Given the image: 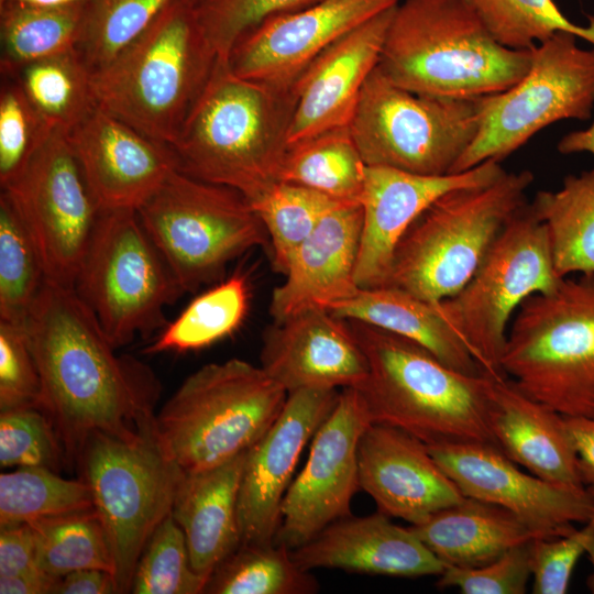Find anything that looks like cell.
<instances>
[{"instance_id": "obj_1", "label": "cell", "mask_w": 594, "mask_h": 594, "mask_svg": "<svg viewBox=\"0 0 594 594\" xmlns=\"http://www.w3.org/2000/svg\"><path fill=\"white\" fill-rule=\"evenodd\" d=\"M52 419L67 461L101 432L135 442L153 431L161 383L151 367L119 355L73 286L45 279L25 321Z\"/></svg>"}, {"instance_id": "obj_2", "label": "cell", "mask_w": 594, "mask_h": 594, "mask_svg": "<svg viewBox=\"0 0 594 594\" xmlns=\"http://www.w3.org/2000/svg\"><path fill=\"white\" fill-rule=\"evenodd\" d=\"M295 86L235 75L218 59L170 147L178 170L254 200L279 182Z\"/></svg>"}, {"instance_id": "obj_3", "label": "cell", "mask_w": 594, "mask_h": 594, "mask_svg": "<svg viewBox=\"0 0 594 594\" xmlns=\"http://www.w3.org/2000/svg\"><path fill=\"white\" fill-rule=\"evenodd\" d=\"M346 321L367 361L366 377L354 388L372 424L398 428L426 444L497 447L490 427L496 378L463 373L409 339Z\"/></svg>"}, {"instance_id": "obj_4", "label": "cell", "mask_w": 594, "mask_h": 594, "mask_svg": "<svg viewBox=\"0 0 594 594\" xmlns=\"http://www.w3.org/2000/svg\"><path fill=\"white\" fill-rule=\"evenodd\" d=\"M531 48L498 44L466 0H404L395 7L378 70L415 94L473 99L517 84Z\"/></svg>"}, {"instance_id": "obj_5", "label": "cell", "mask_w": 594, "mask_h": 594, "mask_svg": "<svg viewBox=\"0 0 594 594\" xmlns=\"http://www.w3.org/2000/svg\"><path fill=\"white\" fill-rule=\"evenodd\" d=\"M217 61L191 1L175 0L131 45L92 72L97 106L170 146Z\"/></svg>"}, {"instance_id": "obj_6", "label": "cell", "mask_w": 594, "mask_h": 594, "mask_svg": "<svg viewBox=\"0 0 594 594\" xmlns=\"http://www.w3.org/2000/svg\"><path fill=\"white\" fill-rule=\"evenodd\" d=\"M530 170L451 189L431 202L398 242L383 286L438 302L474 274L512 216L527 202Z\"/></svg>"}, {"instance_id": "obj_7", "label": "cell", "mask_w": 594, "mask_h": 594, "mask_svg": "<svg viewBox=\"0 0 594 594\" xmlns=\"http://www.w3.org/2000/svg\"><path fill=\"white\" fill-rule=\"evenodd\" d=\"M287 392L241 359L191 373L155 414L153 436L185 472L216 468L248 451L279 415Z\"/></svg>"}, {"instance_id": "obj_8", "label": "cell", "mask_w": 594, "mask_h": 594, "mask_svg": "<svg viewBox=\"0 0 594 594\" xmlns=\"http://www.w3.org/2000/svg\"><path fill=\"white\" fill-rule=\"evenodd\" d=\"M502 370L535 400L594 419V274L564 277L527 297L513 320Z\"/></svg>"}, {"instance_id": "obj_9", "label": "cell", "mask_w": 594, "mask_h": 594, "mask_svg": "<svg viewBox=\"0 0 594 594\" xmlns=\"http://www.w3.org/2000/svg\"><path fill=\"white\" fill-rule=\"evenodd\" d=\"M136 211L185 293L219 280L246 251L270 246L261 219L240 191L178 169Z\"/></svg>"}, {"instance_id": "obj_10", "label": "cell", "mask_w": 594, "mask_h": 594, "mask_svg": "<svg viewBox=\"0 0 594 594\" xmlns=\"http://www.w3.org/2000/svg\"><path fill=\"white\" fill-rule=\"evenodd\" d=\"M562 279L553 267L547 228L526 202L468 283L437 306L482 371L501 380L507 377L501 360L510 317L527 297L549 293Z\"/></svg>"}, {"instance_id": "obj_11", "label": "cell", "mask_w": 594, "mask_h": 594, "mask_svg": "<svg viewBox=\"0 0 594 594\" xmlns=\"http://www.w3.org/2000/svg\"><path fill=\"white\" fill-rule=\"evenodd\" d=\"M73 287L117 349L166 326L185 293L132 209L101 211Z\"/></svg>"}, {"instance_id": "obj_12", "label": "cell", "mask_w": 594, "mask_h": 594, "mask_svg": "<svg viewBox=\"0 0 594 594\" xmlns=\"http://www.w3.org/2000/svg\"><path fill=\"white\" fill-rule=\"evenodd\" d=\"M77 462L108 535L118 591L129 593L139 559L172 514L186 472L163 453L153 431L135 442L95 432Z\"/></svg>"}, {"instance_id": "obj_13", "label": "cell", "mask_w": 594, "mask_h": 594, "mask_svg": "<svg viewBox=\"0 0 594 594\" xmlns=\"http://www.w3.org/2000/svg\"><path fill=\"white\" fill-rule=\"evenodd\" d=\"M576 37L554 33L531 48L530 67L517 84L477 98V133L451 174L488 160L501 162L557 121L592 118L594 47H579Z\"/></svg>"}, {"instance_id": "obj_14", "label": "cell", "mask_w": 594, "mask_h": 594, "mask_svg": "<svg viewBox=\"0 0 594 594\" xmlns=\"http://www.w3.org/2000/svg\"><path fill=\"white\" fill-rule=\"evenodd\" d=\"M350 129L367 166L447 175L477 133V98L415 94L391 82L376 66Z\"/></svg>"}, {"instance_id": "obj_15", "label": "cell", "mask_w": 594, "mask_h": 594, "mask_svg": "<svg viewBox=\"0 0 594 594\" xmlns=\"http://www.w3.org/2000/svg\"><path fill=\"white\" fill-rule=\"evenodd\" d=\"M2 191L31 233L46 279L74 286L102 210L67 133L54 130Z\"/></svg>"}, {"instance_id": "obj_16", "label": "cell", "mask_w": 594, "mask_h": 594, "mask_svg": "<svg viewBox=\"0 0 594 594\" xmlns=\"http://www.w3.org/2000/svg\"><path fill=\"white\" fill-rule=\"evenodd\" d=\"M370 424L358 391L342 388L311 439L305 466L283 499L274 542L296 549L351 515L352 498L360 490L359 441Z\"/></svg>"}, {"instance_id": "obj_17", "label": "cell", "mask_w": 594, "mask_h": 594, "mask_svg": "<svg viewBox=\"0 0 594 594\" xmlns=\"http://www.w3.org/2000/svg\"><path fill=\"white\" fill-rule=\"evenodd\" d=\"M447 475L469 498L497 505L548 538L571 534L594 516V499L521 472L501 449L484 442L427 444Z\"/></svg>"}, {"instance_id": "obj_18", "label": "cell", "mask_w": 594, "mask_h": 594, "mask_svg": "<svg viewBox=\"0 0 594 594\" xmlns=\"http://www.w3.org/2000/svg\"><path fill=\"white\" fill-rule=\"evenodd\" d=\"M338 396V389L323 388L289 393L277 418L248 450L238 502L242 543L274 542L302 450Z\"/></svg>"}, {"instance_id": "obj_19", "label": "cell", "mask_w": 594, "mask_h": 594, "mask_svg": "<svg viewBox=\"0 0 594 594\" xmlns=\"http://www.w3.org/2000/svg\"><path fill=\"white\" fill-rule=\"evenodd\" d=\"M399 0H321L271 16L232 48L228 64L243 78L290 86L336 41Z\"/></svg>"}, {"instance_id": "obj_20", "label": "cell", "mask_w": 594, "mask_h": 594, "mask_svg": "<svg viewBox=\"0 0 594 594\" xmlns=\"http://www.w3.org/2000/svg\"><path fill=\"white\" fill-rule=\"evenodd\" d=\"M505 169L485 161L461 173L414 174L386 166H367L361 198L363 211L355 268L359 288L383 286L394 251L416 218L442 194L495 180Z\"/></svg>"}, {"instance_id": "obj_21", "label": "cell", "mask_w": 594, "mask_h": 594, "mask_svg": "<svg viewBox=\"0 0 594 594\" xmlns=\"http://www.w3.org/2000/svg\"><path fill=\"white\" fill-rule=\"evenodd\" d=\"M67 136L101 210H138L178 169L169 145L99 107Z\"/></svg>"}, {"instance_id": "obj_22", "label": "cell", "mask_w": 594, "mask_h": 594, "mask_svg": "<svg viewBox=\"0 0 594 594\" xmlns=\"http://www.w3.org/2000/svg\"><path fill=\"white\" fill-rule=\"evenodd\" d=\"M261 367L287 394L359 386L366 358L349 322L312 306L274 321L262 337Z\"/></svg>"}, {"instance_id": "obj_23", "label": "cell", "mask_w": 594, "mask_h": 594, "mask_svg": "<svg viewBox=\"0 0 594 594\" xmlns=\"http://www.w3.org/2000/svg\"><path fill=\"white\" fill-rule=\"evenodd\" d=\"M360 490L378 512L416 525L465 496L425 442L382 424H370L358 447Z\"/></svg>"}, {"instance_id": "obj_24", "label": "cell", "mask_w": 594, "mask_h": 594, "mask_svg": "<svg viewBox=\"0 0 594 594\" xmlns=\"http://www.w3.org/2000/svg\"><path fill=\"white\" fill-rule=\"evenodd\" d=\"M394 9L375 15L336 41L297 78L289 145L350 125L364 84L378 64Z\"/></svg>"}, {"instance_id": "obj_25", "label": "cell", "mask_w": 594, "mask_h": 594, "mask_svg": "<svg viewBox=\"0 0 594 594\" xmlns=\"http://www.w3.org/2000/svg\"><path fill=\"white\" fill-rule=\"evenodd\" d=\"M378 512L333 521L305 544L293 549L305 570L328 568L399 578L440 575L446 565L409 527Z\"/></svg>"}, {"instance_id": "obj_26", "label": "cell", "mask_w": 594, "mask_h": 594, "mask_svg": "<svg viewBox=\"0 0 594 594\" xmlns=\"http://www.w3.org/2000/svg\"><path fill=\"white\" fill-rule=\"evenodd\" d=\"M363 211L360 204H340L329 211L292 255L284 282L270 301L274 321L344 299L355 282Z\"/></svg>"}, {"instance_id": "obj_27", "label": "cell", "mask_w": 594, "mask_h": 594, "mask_svg": "<svg viewBox=\"0 0 594 594\" xmlns=\"http://www.w3.org/2000/svg\"><path fill=\"white\" fill-rule=\"evenodd\" d=\"M490 427L513 462L552 484L585 491L561 414L522 393L508 377L495 380Z\"/></svg>"}, {"instance_id": "obj_28", "label": "cell", "mask_w": 594, "mask_h": 594, "mask_svg": "<svg viewBox=\"0 0 594 594\" xmlns=\"http://www.w3.org/2000/svg\"><path fill=\"white\" fill-rule=\"evenodd\" d=\"M246 452L186 472L174 503L172 515L185 535L191 566L207 580L242 543L238 502Z\"/></svg>"}, {"instance_id": "obj_29", "label": "cell", "mask_w": 594, "mask_h": 594, "mask_svg": "<svg viewBox=\"0 0 594 594\" xmlns=\"http://www.w3.org/2000/svg\"><path fill=\"white\" fill-rule=\"evenodd\" d=\"M409 528L446 566L458 568H477L519 544L551 539L510 512L469 497Z\"/></svg>"}, {"instance_id": "obj_30", "label": "cell", "mask_w": 594, "mask_h": 594, "mask_svg": "<svg viewBox=\"0 0 594 594\" xmlns=\"http://www.w3.org/2000/svg\"><path fill=\"white\" fill-rule=\"evenodd\" d=\"M327 309L339 318L369 323L409 339L458 371L472 375L484 373L444 320L437 302L398 288L378 286L358 288Z\"/></svg>"}, {"instance_id": "obj_31", "label": "cell", "mask_w": 594, "mask_h": 594, "mask_svg": "<svg viewBox=\"0 0 594 594\" xmlns=\"http://www.w3.org/2000/svg\"><path fill=\"white\" fill-rule=\"evenodd\" d=\"M530 206L547 228L557 275L594 274V169L566 176L556 191H538Z\"/></svg>"}, {"instance_id": "obj_32", "label": "cell", "mask_w": 594, "mask_h": 594, "mask_svg": "<svg viewBox=\"0 0 594 594\" xmlns=\"http://www.w3.org/2000/svg\"><path fill=\"white\" fill-rule=\"evenodd\" d=\"M366 167L350 125L288 146L279 180L306 186L339 202L360 204Z\"/></svg>"}, {"instance_id": "obj_33", "label": "cell", "mask_w": 594, "mask_h": 594, "mask_svg": "<svg viewBox=\"0 0 594 594\" xmlns=\"http://www.w3.org/2000/svg\"><path fill=\"white\" fill-rule=\"evenodd\" d=\"M84 7L0 4L2 77L30 63L77 50Z\"/></svg>"}, {"instance_id": "obj_34", "label": "cell", "mask_w": 594, "mask_h": 594, "mask_svg": "<svg viewBox=\"0 0 594 594\" xmlns=\"http://www.w3.org/2000/svg\"><path fill=\"white\" fill-rule=\"evenodd\" d=\"M91 74L74 50L30 63L10 77L51 129L68 133L98 107Z\"/></svg>"}, {"instance_id": "obj_35", "label": "cell", "mask_w": 594, "mask_h": 594, "mask_svg": "<svg viewBox=\"0 0 594 594\" xmlns=\"http://www.w3.org/2000/svg\"><path fill=\"white\" fill-rule=\"evenodd\" d=\"M319 584L311 571L299 566L287 547L242 543L209 576V594H314Z\"/></svg>"}, {"instance_id": "obj_36", "label": "cell", "mask_w": 594, "mask_h": 594, "mask_svg": "<svg viewBox=\"0 0 594 594\" xmlns=\"http://www.w3.org/2000/svg\"><path fill=\"white\" fill-rule=\"evenodd\" d=\"M35 536L36 565L61 578L82 569L114 574V559L95 507L29 522Z\"/></svg>"}, {"instance_id": "obj_37", "label": "cell", "mask_w": 594, "mask_h": 594, "mask_svg": "<svg viewBox=\"0 0 594 594\" xmlns=\"http://www.w3.org/2000/svg\"><path fill=\"white\" fill-rule=\"evenodd\" d=\"M248 308L246 279L233 275L196 297L144 352H187L209 346L235 331Z\"/></svg>"}, {"instance_id": "obj_38", "label": "cell", "mask_w": 594, "mask_h": 594, "mask_svg": "<svg viewBox=\"0 0 594 594\" xmlns=\"http://www.w3.org/2000/svg\"><path fill=\"white\" fill-rule=\"evenodd\" d=\"M94 507L89 485L46 468H15L0 475V527L29 524Z\"/></svg>"}, {"instance_id": "obj_39", "label": "cell", "mask_w": 594, "mask_h": 594, "mask_svg": "<svg viewBox=\"0 0 594 594\" xmlns=\"http://www.w3.org/2000/svg\"><path fill=\"white\" fill-rule=\"evenodd\" d=\"M249 202L267 232L273 268L283 275L292 255L321 219L338 205L346 204L282 180Z\"/></svg>"}, {"instance_id": "obj_40", "label": "cell", "mask_w": 594, "mask_h": 594, "mask_svg": "<svg viewBox=\"0 0 594 594\" xmlns=\"http://www.w3.org/2000/svg\"><path fill=\"white\" fill-rule=\"evenodd\" d=\"M46 279L36 244L10 200L0 195V320L24 326Z\"/></svg>"}, {"instance_id": "obj_41", "label": "cell", "mask_w": 594, "mask_h": 594, "mask_svg": "<svg viewBox=\"0 0 594 594\" xmlns=\"http://www.w3.org/2000/svg\"><path fill=\"white\" fill-rule=\"evenodd\" d=\"M175 0H88L77 51L91 72L116 58Z\"/></svg>"}, {"instance_id": "obj_42", "label": "cell", "mask_w": 594, "mask_h": 594, "mask_svg": "<svg viewBox=\"0 0 594 594\" xmlns=\"http://www.w3.org/2000/svg\"><path fill=\"white\" fill-rule=\"evenodd\" d=\"M492 37L504 47L525 51L557 32H569L594 46V16L590 24L572 23L553 0H466Z\"/></svg>"}, {"instance_id": "obj_43", "label": "cell", "mask_w": 594, "mask_h": 594, "mask_svg": "<svg viewBox=\"0 0 594 594\" xmlns=\"http://www.w3.org/2000/svg\"><path fill=\"white\" fill-rule=\"evenodd\" d=\"M207 579L191 566L185 535L168 515L146 543L132 579L134 594H201Z\"/></svg>"}, {"instance_id": "obj_44", "label": "cell", "mask_w": 594, "mask_h": 594, "mask_svg": "<svg viewBox=\"0 0 594 594\" xmlns=\"http://www.w3.org/2000/svg\"><path fill=\"white\" fill-rule=\"evenodd\" d=\"M194 16L218 59L266 19L302 10L321 0H190Z\"/></svg>"}, {"instance_id": "obj_45", "label": "cell", "mask_w": 594, "mask_h": 594, "mask_svg": "<svg viewBox=\"0 0 594 594\" xmlns=\"http://www.w3.org/2000/svg\"><path fill=\"white\" fill-rule=\"evenodd\" d=\"M66 454L50 416L40 407L0 411V465L58 471Z\"/></svg>"}, {"instance_id": "obj_46", "label": "cell", "mask_w": 594, "mask_h": 594, "mask_svg": "<svg viewBox=\"0 0 594 594\" xmlns=\"http://www.w3.org/2000/svg\"><path fill=\"white\" fill-rule=\"evenodd\" d=\"M0 89V184L11 183L54 131L32 106L20 84L2 77Z\"/></svg>"}, {"instance_id": "obj_47", "label": "cell", "mask_w": 594, "mask_h": 594, "mask_svg": "<svg viewBox=\"0 0 594 594\" xmlns=\"http://www.w3.org/2000/svg\"><path fill=\"white\" fill-rule=\"evenodd\" d=\"M41 397V376L25 327L0 320V411L40 407Z\"/></svg>"}, {"instance_id": "obj_48", "label": "cell", "mask_w": 594, "mask_h": 594, "mask_svg": "<svg viewBox=\"0 0 594 594\" xmlns=\"http://www.w3.org/2000/svg\"><path fill=\"white\" fill-rule=\"evenodd\" d=\"M531 542L477 568L446 566L437 585L457 587L463 594H524L532 576Z\"/></svg>"}, {"instance_id": "obj_49", "label": "cell", "mask_w": 594, "mask_h": 594, "mask_svg": "<svg viewBox=\"0 0 594 594\" xmlns=\"http://www.w3.org/2000/svg\"><path fill=\"white\" fill-rule=\"evenodd\" d=\"M594 538V516L582 529L558 538L531 542L532 592L535 594L566 593L573 570Z\"/></svg>"}, {"instance_id": "obj_50", "label": "cell", "mask_w": 594, "mask_h": 594, "mask_svg": "<svg viewBox=\"0 0 594 594\" xmlns=\"http://www.w3.org/2000/svg\"><path fill=\"white\" fill-rule=\"evenodd\" d=\"M38 569L35 536L30 524L3 526L0 529V578Z\"/></svg>"}, {"instance_id": "obj_51", "label": "cell", "mask_w": 594, "mask_h": 594, "mask_svg": "<svg viewBox=\"0 0 594 594\" xmlns=\"http://www.w3.org/2000/svg\"><path fill=\"white\" fill-rule=\"evenodd\" d=\"M585 492L594 499V419L563 416Z\"/></svg>"}, {"instance_id": "obj_52", "label": "cell", "mask_w": 594, "mask_h": 594, "mask_svg": "<svg viewBox=\"0 0 594 594\" xmlns=\"http://www.w3.org/2000/svg\"><path fill=\"white\" fill-rule=\"evenodd\" d=\"M119 593L114 574L101 569H82L58 578L53 594Z\"/></svg>"}, {"instance_id": "obj_53", "label": "cell", "mask_w": 594, "mask_h": 594, "mask_svg": "<svg viewBox=\"0 0 594 594\" xmlns=\"http://www.w3.org/2000/svg\"><path fill=\"white\" fill-rule=\"evenodd\" d=\"M58 578L41 569L26 573L0 578L1 594H53Z\"/></svg>"}, {"instance_id": "obj_54", "label": "cell", "mask_w": 594, "mask_h": 594, "mask_svg": "<svg viewBox=\"0 0 594 594\" xmlns=\"http://www.w3.org/2000/svg\"><path fill=\"white\" fill-rule=\"evenodd\" d=\"M557 148L561 154L588 152L594 155V120L587 129L573 131L562 136Z\"/></svg>"}, {"instance_id": "obj_55", "label": "cell", "mask_w": 594, "mask_h": 594, "mask_svg": "<svg viewBox=\"0 0 594 594\" xmlns=\"http://www.w3.org/2000/svg\"><path fill=\"white\" fill-rule=\"evenodd\" d=\"M88 0H0V4L15 3L26 6H40V7H68V6H82Z\"/></svg>"}, {"instance_id": "obj_56", "label": "cell", "mask_w": 594, "mask_h": 594, "mask_svg": "<svg viewBox=\"0 0 594 594\" xmlns=\"http://www.w3.org/2000/svg\"><path fill=\"white\" fill-rule=\"evenodd\" d=\"M592 563L593 571L587 579V586L592 593H594V538L591 540L586 552H585Z\"/></svg>"}]
</instances>
